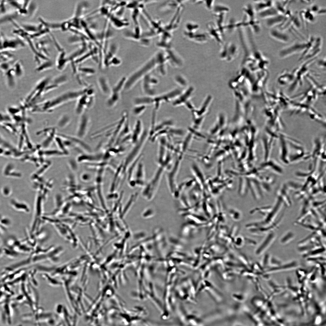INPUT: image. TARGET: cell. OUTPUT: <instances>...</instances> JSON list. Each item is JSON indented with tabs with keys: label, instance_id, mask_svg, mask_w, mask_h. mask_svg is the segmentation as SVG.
<instances>
[{
	"label": "cell",
	"instance_id": "6da1fadb",
	"mask_svg": "<svg viewBox=\"0 0 326 326\" xmlns=\"http://www.w3.org/2000/svg\"><path fill=\"white\" fill-rule=\"evenodd\" d=\"M149 133L144 131L139 141L135 144L134 146L125 158L122 165V172L124 173L135 161L141 157V152L149 138Z\"/></svg>",
	"mask_w": 326,
	"mask_h": 326
},
{
	"label": "cell",
	"instance_id": "7a4b0ae2",
	"mask_svg": "<svg viewBox=\"0 0 326 326\" xmlns=\"http://www.w3.org/2000/svg\"><path fill=\"white\" fill-rule=\"evenodd\" d=\"M152 66L148 62L141 67L133 72L128 78H126L123 88L125 91H128L132 89L142 79L147 75L152 69Z\"/></svg>",
	"mask_w": 326,
	"mask_h": 326
},
{
	"label": "cell",
	"instance_id": "3957f363",
	"mask_svg": "<svg viewBox=\"0 0 326 326\" xmlns=\"http://www.w3.org/2000/svg\"><path fill=\"white\" fill-rule=\"evenodd\" d=\"M164 168V167L160 166L151 180L145 187L142 194L145 199L150 200L155 196L158 188Z\"/></svg>",
	"mask_w": 326,
	"mask_h": 326
},
{
	"label": "cell",
	"instance_id": "277c9868",
	"mask_svg": "<svg viewBox=\"0 0 326 326\" xmlns=\"http://www.w3.org/2000/svg\"><path fill=\"white\" fill-rule=\"evenodd\" d=\"M306 46V42H294L290 45L281 49L278 52V56L280 58L283 59L299 53H302L305 50Z\"/></svg>",
	"mask_w": 326,
	"mask_h": 326
},
{
	"label": "cell",
	"instance_id": "5b68a950",
	"mask_svg": "<svg viewBox=\"0 0 326 326\" xmlns=\"http://www.w3.org/2000/svg\"><path fill=\"white\" fill-rule=\"evenodd\" d=\"M278 139L280 142L279 155L280 160L285 165H289V146L285 135L279 133Z\"/></svg>",
	"mask_w": 326,
	"mask_h": 326
},
{
	"label": "cell",
	"instance_id": "8992f818",
	"mask_svg": "<svg viewBox=\"0 0 326 326\" xmlns=\"http://www.w3.org/2000/svg\"><path fill=\"white\" fill-rule=\"evenodd\" d=\"M238 52L237 46L234 43H229L222 48L220 56L222 59H232L237 56Z\"/></svg>",
	"mask_w": 326,
	"mask_h": 326
},
{
	"label": "cell",
	"instance_id": "52a82bcc",
	"mask_svg": "<svg viewBox=\"0 0 326 326\" xmlns=\"http://www.w3.org/2000/svg\"><path fill=\"white\" fill-rule=\"evenodd\" d=\"M85 90V88L84 93L78 98L79 99H78L76 107V110L78 113H82L85 109L91 107L94 102L93 96H89L86 94Z\"/></svg>",
	"mask_w": 326,
	"mask_h": 326
},
{
	"label": "cell",
	"instance_id": "ba28073f",
	"mask_svg": "<svg viewBox=\"0 0 326 326\" xmlns=\"http://www.w3.org/2000/svg\"><path fill=\"white\" fill-rule=\"evenodd\" d=\"M322 44L321 38L320 37H315V40L310 50L303 59L307 60L317 57V55L319 54L321 50Z\"/></svg>",
	"mask_w": 326,
	"mask_h": 326
},
{
	"label": "cell",
	"instance_id": "9c48e42d",
	"mask_svg": "<svg viewBox=\"0 0 326 326\" xmlns=\"http://www.w3.org/2000/svg\"><path fill=\"white\" fill-rule=\"evenodd\" d=\"M269 35L274 39L283 43H287L291 40L289 35L285 31L280 29L273 28L270 29Z\"/></svg>",
	"mask_w": 326,
	"mask_h": 326
},
{
	"label": "cell",
	"instance_id": "30bf717a",
	"mask_svg": "<svg viewBox=\"0 0 326 326\" xmlns=\"http://www.w3.org/2000/svg\"><path fill=\"white\" fill-rule=\"evenodd\" d=\"M193 88L190 87L186 89L183 93L180 94L177 97L176 99H174L173 102V104L174 106H178L182 105L186 106L190 102L189 100L192 96L193 91Z\"/></svg>",
	"mask_w": 326,
	"mask_h": 326
},
{
	"label": "cell",
	"instance_id": "8fae6325",
	"mask_svg": "<svg viewBox=\"0 0 326 326\" xmlns=\"http://www.w3.org/2000/svg\"><path fill=\"white\" fill-rule=\"evenodd\" d=\"M135 171V184L138 185H144L145 180V173L143 165L141 161H138L134 168L133 172Z\"/></svg>",
	"mask_w": 326,
	"mask_h": 326
},
{
	"label": "cell",
	"instance_id": "7c38bea8",
	"mask_svg": "<svg viewBox=\"0 0 326 326\" xmlns=\"http://www.w3.org/2000/svg\"><path fill=\"white\" fill-rule=\"evenodd\" d=\"M286 18L285 15L278 14L265 19V24L270 29L277 26H281Z\"/></svg>",
	"mask_w": 326,
	"mask_h": 326
},
{
	"label": "cell",
	"instance_id": "4fadbf2b",
	"mask_svg": "<svg viewBox=\"0 0 326 326\" xmlns=\"http://www.w3.org/2000/svg\"><path fill=\"white\" fill-rule=\"evenodd\" d=\"M262 167L270 170V171L278 174L281 175L283 173V167L275 160L269 159L263 164Z\"/></svg>",
	"mask_w": 326,
	"mask_h": 326
},
{
	"label": "cell",
	"instance_id": "5bb4252c",
	"mask_svg": "<svg viewBox=\"0 0 326 326\" xmlns=\"http://www.w3.org/2000/svg\"><path fill=\"white\" fill-rule=\"evenodd\" d=\"M103 170L104 169L102 168L100 170L98 171L96 180V188L97 195L99 198L101 205H102L103 208L106 209V208L105 204V202L103 200V195L102 194V177L104 172Z\"/></svg>",
	"mask_w": 326,
	"mask_h": 326
},
{
	"label": "cell",
	"instance_id": "9a60e30c",
	"mask_svg": "<svg viewBox=\"0 0 326 326\" xmlns=\"http://www.w3.org/2000/svg\"><path fill=\"white\" fill-rule=\"evenodd\" d=\"M299 265L298 263L293 261L275 267H272L266 271L267 273H273L278 272L287 270L294 269Z\"/></svg>",
	"mask_w": 326,
	"mask_h": 326
},
{
	"label": "cell",
	"instance_id": "2e32d148",
	"mask_svg": "<svg viewBox=\"0 0 326 326\" xmlns=\"http://www.w3.org/2000/svg\"><path fill=\"white\" fill-rule=\"evenodd\" d=\"M143 130L142 122L140 120H138L135 123L134 129L131 135V140L133 143L135 144L139 141L143 133Z\"/></svg>",
	"mask_w": 326,
	"mask_h": 326
},
{
	"label": "cell",
	"instance_id": "e0dca14e",
	"mask_svg": "<svg viewBox=\"0 0 326 326\" xmlns=\"http://www.w3.org/2000/svg\"><path fill=\"white\" fill-rule=\"evenodd\" d=\"M99 87L102 92L106 95H110L111 93V88L108 81L104 76H100L97 80Z\"/></svg>",
	"mask_w": 326,
	"mask_h": 326
},
{
	"label": "cell",
	"instance_id": "ac0fdd59",
	"mask_svg": "<svg viewBox=\"0 0 326 326\" xmlns=\"http://www.w3.org/2000/svg\"><path fill=\"white\" fill-rule=\"evenodd\" d=\"M275 237L276 236L273 233H269L258 248L257 254L258 255L264 252L272 244Z\"/></svg>",
	"mask_w": 326,
	"mask_h": 326
},
{
	"label": "cell",
	"instance_id": "d6986e66",
	"mask_svg": "<svg viewBox=\"0 0 326 326\" xmlns=\"http://www.w3.org/2000/svg\"><path fill=\"white\" fill-rule=\"evenodd\" d=\"M274 1L271 0L255 1L253 6L255 12L258 13L274 6Z\"/></svg>",
	"mask_w": 326,
	"mask_h": 326
},
{
	"label": "cell",
	"instance_id": "ffe728a7",
	"mask_svg": "<svg viewBox=\"0 0 326 326\" xmlns=\"http://www.w3.org/2000/svg\"><path fill=\"white\" fill-rule=\"evenodd\" d=\"M209 24L208 29L209 34L217 42L221 43L222 42L221 34L222 33L220 29L218 28L217 27L216 28L213 24L210 23Z\"/></svg>",
	"mask_w": 326,
	"mask_h": 326
},
{
	"label": "cell",
	"instance_id": "44dd1931",
	"mask_svg": "<svg viewBox=\"0 0 326 326\" xmlns=\"http://www.w3.org/2000/svg\"><path fill=\"white\" fill-rule=\"evenodd\" d=\"M278 14H279L274 6L258 13L260 18L265 19Z\"/></svg>",
	"mask_w": 326,
	"mask_h": 326
},
{
	"label": "cell",
	"instance_id": "7402d4cb",
	"mask_svg": "<svg viewBox=\"0 0 326 326\" xmlns=\"http://www.w3.org/2000/svg\"><path fill=\"white\" fill-rule=\"evenodd\" d=\"M133 103L135 105H143L146 106L152 104V97L146 95L135 97L133 100Z\"/></svg>",
	"mask_w": 326,
	"mask_h": 326
},
{
	"label": "cell",
	"instance_id": "603a6c76",
	"mask_svg": "<svg viewBox=\"0 0 326 326\" xmlns=\"http://www.w3.org/2000/svg\"><path fill=\"white\" fill-rule=\"evenodd\" d=\"M212 10L216 16L221 14H225L229 11V8L224 5L221 4L216 5L214 6Z\"/></svg>",
	"mask_w": 326,
	"mask_h": 326
},
{
	"label": "cell",
	"instance_id": "cb8c5ba5",
	"mask_svg": "<svg viewBox=\"0 0 326 326\" xmlns=\"http://www.w3.org/2000/svg\"><path fill=\"white\" fill-rule=\"evenodd\" d=\"M295 235L292 232H289L286 233L281 238L280 242L283 245H286L289 243L294 238Z\"/></svg>",
	"mask_w": 326,
	"mask_h": 326
},
{
	"label": "cell",
	"instance_id": "d4e9b609",
	"mask_svg": "<svg viewBox=\"0 0 326 326\" xmlns=\"http://www.w3.org/2000/svg\"><path fill=\"white\" fill-rule=\"evenodd\" d=\"M146 106L143 105H135L132 110L133 114L139 116L145 110Z\"/></svg>",
	"mask_w": 326,
	"mask_h": 326
},
{
	"label": "cell",
	"instance_id": "484cf974",
	"mask_svg": "<svg viewBox=\"0 0 326 326\" xmlns=\"http://www.w3.org/2000/svg\"><path fill=\"white\" fill-rule=\"evenodd\" d=\"M15 65L13 69L16 77H21L22 76L24 72L22 66L20 62H18L17 64H15Z\"/></svg>",
	"mask_w": 326,
	"mask_h": 326
},
{
	"label": "cell",
	"instance_id": "4316f807",
	"mask_svg": "<svg viewBox=\"0 0 326 326\" xmlns=\"http://www.w3.org/2000/svg\"><path fill=\"white\" fill-rule=\"evenodd\" d=\"M79 69L80 72L87 75H93L95 73V70L90 68L83 67L80 68Z\"/></svg>",
	"mask_w": 326,
	"mask_h": 326
},
{
	"label": "cell",
	"instance_id": "83f0119b",
	"mask_svg": "<svg viewBox=\"0 0 326 326\" xmlns=\"http://www.w3.org/2000/svg\"><path fill=\"white\" fill-rule=\"evenodd\" d=\"M269 263L271 267H276L282 264L280 260L274 257H270Z\"/></svg>",
	"mask_w": 326,
	"mask_h": 326
},
{
	"label": "cell",
	"instance_id": "f1b7e54d",
	"mask_svg": "<svg viewBox=\"0 0 326 326\" xmlns=\"http://www.w3.org/2000/svg\"><path fill=\"white\" fill-rule=\"evenodd\" d=\"M175 80L180 85L182 86H185L187 84V81L186 79L183 76L177 75L175 78Z\"/></svg>",
	"mask_w": 326,
	"mask_h": 326
},
{
	"label": "cell",
	"instance_id": "f546056e",
	"mask_svg": "<svg viewBox=\"0 0 326 326\" xmlns=\"http://www.w3.org/2000/svg\"><path fill=\"white\" fill-rule=\"evenodd\" d=\"M325 62L326 58L325 56L324 58L323 57L318 60L317 62V65L319 67H321V68L323 69L324 68H325Z\"/></svg>",
	"mask_w": 326,
	"mask_h": 326
},
{
	"label": "cell",
	"instance_id": "4dcf8cb0",
	"mask_svg": "<svg viewBox=\"0 0 326 326\" xmlns=\"http://www.w3.org/2000/svg\"><path fill=\"white\" fill-rule=\"evenodd\" d=\"M214 1H207L208 2H206V6L207 8L209 10H212L214 6Z\"/></svg>",
	"mask_w": 326,
	"mask_h": 326
},
{
	"label": "cell",
	"instance_id": "1f68e13d",
	"mask_svg": "<svg viewBox=\"0 0 326 326\" xmlns=\"http://www.w3.org/2000/svg\"><path fill=\"white\" fill-rule=\"evenodd\" d=\"M16 326H21V325H17Z\"/></svg>",
	"mask_w": 326,
	"mask_h": 326
}]
</instances>
